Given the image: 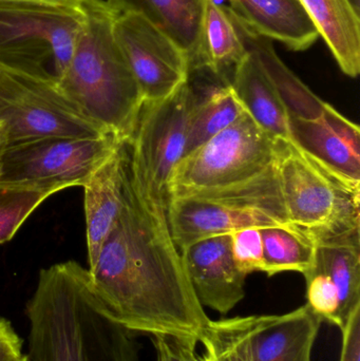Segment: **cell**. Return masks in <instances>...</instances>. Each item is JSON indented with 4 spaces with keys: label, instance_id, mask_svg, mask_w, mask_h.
<instances>
[{
    "label": "cell",
    "instance_id": "cell-1",
    "mask_svg": "<svg viewBox=\"0 0 360 361\" xmlns=\"http://www.w3.org/2000/svg\"><path fill=\"white\" fill-rule=\"evenodd\" d=\"M106 311L131 333L203 341L209 319L158 202L128 179L124 208L88 269Z\"/></svg>",
    "mask_w": 360,
    "mask_h": 361
},
{
    "label": "cell",
    "instance_id": "cell-2",
    "mask_svg": "<svg viewBox=\"0 0 360 361\" xmlns=\"http://www.w3.org/2000/svg\"><path fill=\"white\" fill-rule=\"evenodd\" d=\"M25 315L31 361H139L132 333L106 311L75 261L40 271Z\"/></svg>",
    "mask_w": 360,
    "mask_h": 361
},
{
    "label": "cell",
    "instance_id": "cell-3",
    "mask_svg": "<svg viewBox=\"0 0 360 361\" xmlns=\"http://www.w3.org/2000/svg\"><path fill=\"white\" fill-rule=\"evenodd\" d=\"M80 8L84 27L57 85L89 120L129 143L144 99L114 36L118 13L106 0H82Z\"/></svg>",
    "mask_w": 360,
    "mask_h": 361
},
{
    "label": "cell",
    "instance_id": "cell-4",
    "mask_svg": "<svg viewBox=\"0 0 360 361\" xmlns=\"http://www.w3.org/2000/svg\"><path fill=\"white\" fill-rule=\"evenodd\" d=\"M166 216L180 250L194 242L232 235L249 227L290 225L276 165L261 175L230 186L169 197Z\"/></svg>",
    "mask_w": 360,
    "mask_h": 361
},
{
    "label": "cell",
    "instance_id": "cell-5",
    "mask_svg": "<svg viewBox=\"0 0 360 361\" xmlns=\"http://www.w3.org/2000/svg\"><path fill=\"white\" fill-rule=\"evenodd\" d=\"M84 23L82 8L0 0V68L58 82Z\"/></svg>",
    "mask_w": 360,
    "mask_h": 361
},
{
    "label": "cell",
    "instance_id": "cell-6",
    "mask_svg": "<svg viewBox=\"0 0 360 361\" xmlns=\"http://www.w3.org/2000/svg\"><path fill=\"white\" fill-rule=\"evenodd\" d=\"M275 165L290 223L308 231L360 228V186L336 177L287 140H277Z\"/></svg>",
    "mask_w": 360,
    "mask_h": 361
},
{
    "label": "cell",
    "instance_id": "cell-7",
    "mask_svg": "<svg viewBox=\"0 0 360 361\" xmlns=\"http://www.w3.org/2000/svg\"><path fill=\"white\" fill-rule=\"evenodd\" d=\"M277 140L245 112L180 160L169 179L167 199L253 179L274 164Z\"/></svg>",
    "mask_w": 360,
    "mask_h": 361
},
{
    "label": "cell",
    "instance_id": "cell-8",
    "mask_svg": "<svg viewBox=\"0 0 360 361\" xmlns=\"http://www.w3.org/2000/svg\"><path fill=\"white\" fill-rule=\"evenodd\" d=\"M123 142L99 137H44L10 144L2 157L0 184L30 187L54 195L84 186Z\"/></svg>",
    "mask_w": 360,
    "mask_h": 361
},
{
    "label": "cell",
    "instance_id": "cell-9",
    "mask_svg": "<svg viewBox=\"0 0 360 361\" xmlns=\"http://www.w3.org/2000/svg\"><path fill=\"white\" fill-rule=\"evenodd\" d=\"M0 123L8 145L44 137L110 135L66 97L57 82L0 68Z\"/></svg>",
    "mask_w": 360,
    "mask_h": 361
},
{
    "label": "cell",
    "instance_id": "cell-10",
    "mask_svg": "<svg viewBox=\"0 0 360 361\" xmlns=\"http://www.w3.org/2000/svg\"><path fill=\"white\" fill-rule=\"evenodd\" d=\"M194 89L186 82L166 99L145 102L128 143L131 182L158 202L167 203V187L184 156Z\"/></svg>",
    "mask_w": 360,
    "mask_h": 361
},
{
    "label": "cell",
    "instance_id": "cell-11",
    "mask_svg": "<svg viewBox=\"0 0 360 361\" xmlns=\"http://www.w3.org/2000/svg\"><path fill=\"white\" fill-rule=\"evenodd\" d=\"M113 32L144 103L166 99L190 82L187 53L147 19L129 13L118 14Z\"/></svg>",
    "mask_w": 360,
    "mask_h": 361
},
{
    "label": "cell",
    "instance_id": "cell-12",
    "mask_svg": "<svg viewBox=\"0 0 360 361\" xmlns=\"http://www.w3.org/2000/svg\"><path fill=\"white\" fill-rule=\"evenodd\" d=\"M290 141L323 169L360 186V128L327 103L317 118L289 114Z\"/></svg>",
    "mask_w": 360,
    "mask_h": 361
},
{
    "label": "cell",
    "instance_id": "cell-13",
    "mask_svg": "<svg viewBox=\"0 0 360 361\" xmlns=\"http://www.w3.org/2000/svg\"><path fill=\"white\" fill-rule=\"evenodd\" d=\"M180 252L203 307L226 315L243 300L247 276L235 262L230 235L207 238Z\"/></svg>",
    "mask_w": 360,
    "mask_h": 361
},
{
    "label": "cell",
    "instance_id": "cell-14",
    "mask_svg": "<svg viewBox=\"0 0 360 361\" xmlns=\"http://www.w3.org/2000/svg\"><path fill=\"white\" fill-rule=\"evenodd\" d=\"M128 179V143H123L82 186L89 267L97 260L101 245L124 208Z\"/></svg>",
    "mask_w": 360,
    "mask_h": 361
},
{
    "label": "cell",
    "instance_id": "cell-15",
    "mask_svg": "<svg viewBox=\"0 0 360 361\" xmlns=\"http://www.w3.org/2000/svg\"><path fill=\"white\" fill-rule=\"evenodd\" d=\"M321 324L306 305L283 315L253 316L252 361H311Z\"/></svg>",
    "mask_w": 360,
    "mask_h": 361
},
{
    "label": "cell",
    "instance_id": "cell-16",
    "mask_svg": "<svg viewBox=\"0 0 360 361\" xmlns=\"http://www.w3.org/2000/svg\"><path fill=\"white\" fill-rule=\"evenodd\" d=\"M221 4L222 0H213ZM228 8L258 35L296 52L308 50L321 36L299 0H226Z\"/></svg>",
    "mask_w": 360,
    "mask_h": 361
},
{
    "label": "cell",
    "instance_id": "cell-17",
    "mask_svg": "<svg viewBox=\"0 0 360 361\" xmlns=\"http://www.w3.org/2000/svg\"><path fill=\"white\" fill-rule=\"evenodd\" d=\"M306 231L315 242L314 262L308 271L323 274L333 282L347 324L360 307V228L340 233Z\"/></svg>",
    "mask_w": 360,
    "mask_h": 361
},
{
    "label": "cell",
    "instance_id": "cell-18",
    "mask_svg": "<svg viewBox=\"0 0 360 361\" xmlns=\"http://www.w3.org/2000/svg\"><path fill=\"white\" fill-rule=\"evenodd\" d=\"M118 14L139 15L170 36L198 67L205 0H106Z\"/></svg>",
    "mask_w": 360,
    "mask_h": 361
},
{
    "label": "cell",
    "instance_id": "cell-19",
    "mask_svg": "<svg viewBox=\"0 0 360 361\" xmlns=\"http://www.w3.org/2000/svg\"><path fill=\"white\" fill-rule=\"evenodd\" d=\"M230 85L244 111L260 128L274 139L290 141L289 112L253 52L249 51L235 69Z\"/></svg>",
    "mask_w": 360,
    "mask_h": 361
},
{
    "label": "cell",
    "instance_id": "cell-20",
    "mask_svg": "<svg viewBox=\"0 0 360 361\" xmlns=\"http://www.w3.org/2000/svg\"><path fill=\"white\" fill-rule=\"evenodd\" d=\"M331 51L338 67L349 78L360 73V15L348 0H299Z\"/></svg>",
    "mask_w": 360,
    "mask_h": 361
},
{
    "label": "cell",
    "instance_id": "cell-21",
    "mask_svg": "<svg viewBox=\"0 0 360 361\" xmlns=\"http://www.w3.org/2000/svg\"><path fill=\"white\" fill-rule=\"evenodd\" d=\"M228 10L234 19L243 44H245L247 50L253 52L259 59L266 74L278 91L289 114L304 118H319L323 114L327 103L317 97L281 61L275 51L273 40L258 35L255 32L252 31L243 23L242 19L239 18L230 8Z\"/></svg>",
    "mask_w": 360,
    "mask_h": 361
},
{
    "label": "cell",
    "instance_id": "cell-22",
    "mask_svg": "<svg viewBox=\"0 0 360 361\" xmlns=\"http://www.w3.org/2000/svg\"><path fill=\"white\" fill-rule=\"evenodd\" d=\"M247 53L228 6L205 0L200 59L194 72L206 71L222 82H230Z\"/></svg>",
    "mask_w": 360,
    "mask_h": 361
},
{
    "label": "cell",
    "instance_id": "cell-23",
    "mask_svg": "<svg viewBox=\"0 0 360 361\" xmlns=\"http://www.w3.org/2000/svg\"><path fill=\"white\" fill-rule=\"evenodd\" d=\"M192 107L188 116L184 157L228 128L245 114L230 82L218 80L199 94L194 87Z\"/></svg>",
    "mask_w": 360,
    "mask_h": 361
},
{
    "label": "cell",
    "instance_id": "cell-24",
    "mask_svg": "<svg viewBox=\"0 0 360 361\" xmlns=\"http://www.w3.org/2000/svg\"><path fill=\"white\" fill-rule=\"evenodd\" d=\"M263 271L268 277L297 271L304 274L312 267L315 242L312 235L294 224L261 228Z\"/></svg>",
    "mask_w": 360,
    "mask_h": 361
},
{
    "label": "cell",
    "instance_id": "cell-25",
    "mask_svg": "<svg viewBox=\"0 0 360 361\" xmlns=\"http://www.w3.org/2000/svg\"><path fill=\"white\" fill-rule=\"evenodd\" d=\"M253 316L211 320L201 341L215 361H252L249 352Z\"/></svg>",
    "mask_w": 360,
    "mask_h": 361
},
{
    "label": "cell",
    "instance_id": "cell-26",
    "mask_svg": "<svg viewBox=\"0 0 360 361\" xmlns=\"http://www.w3.org/2000/svg\"><path fill=\"white\" fill-rule=\"evenodd\" d=\"M51 195L30 187L0 184V244L10 241L32 212Z\"/></svg>",
    "mask_w": 360,
    "mask_h": 361
},
{
    "label": "cell",
    "instance_id": "cell-27",
    "mask_svg": "<svg viewBox=\"0 0 360 361\" xmlns=\"http://www.w3.org/2000/svg\"><path fill=\"white\" fill-rule=\"evenodd\" d=\"M232 252L237 267L245 274L263 271L261 228L249 227L230 235Z\"/></svg>",
    "mask_w": 360,
    "mask_h": 361
},
{
    "label": "cell",
    "instance_id": "cell-28",
    "mask_svg": "<svg viewBox=\"0 0 360 361\" xmlns=\"http://www.w3.org/2000/svg\"><path fill=\"white\" fill-rule=\"evenodd\" d=\"M156 361H200L196 348L199 341L190 337L173 335H154Z\"/></svg>",
    "mask_w": 360,
    "mask_h": 361
},
{
    "label": "cell",
    "instance_id": "cell-29",
    "mask_svg": "<svg viewBox=\"0 0 360 361\" xmlns=\"http://www.w3.org/2000/svg\"><path fill=\"white\" fill-rule=\"evenodd\" d=\"M342 333L340 361H360V307L351 314Z\"/></svg>",
    "mask_w": 360,
    "mask_h": 361
},
{
    "label": "cell",
    "instance_id": "cell-30",
    "mask_svg": "<svg viewBox=\"0 0 360 361\" xmlns=\"http://www.w3.org/2000/svg\"><path fill=\"white\" fill-rule=\"evenodd\" d=\"M23 356V341L11 322L0 318V361H19Z\"/></svg>",
    "mask_w": 360,
    "mask_h": 361
},
{
    "label": "cell",
    "instance_id": "cell-31",
    "mask_svg": "<svg viewBox=\"0 0 360 361\" xmlns=\"http://www.w3.org/2000/svg\"><path fill=\"white\" fill-rule=\"evenodd\" d=\"M23 1L44 2V4H56V6L80 8L82 0H23Z\"/></svg>",
    "mask_w": 360,
    "mask_h": 361
},
{
    "label": "cell",
    "instance_id": "cell-32",
    "mask_svg": "<svg viewBox=\"0 0 360 361\" xmlns=\"http://www.w3.org/2000/svg\"><path fill=\"white\" fill-rule=\"evenodd\" d=\"M8 145V133L6 126L0 123V167H1L2 157Z\"/></svg>",
    "mask_w": 360,
    "mask_h": 361
},
{
    "label": "cell",
    "instance_id": "cell-33",
    "mask_svg": "<svg viewBox=\"0 0 360 361\" xmlns=\"http://www.w3.org/2000/svg\"><path fill=\"white\" fill-rule=\"evenodd\" d=\"M355 12L360 15V0H348Z\"/></svg>",
    "mask_w": 360,
    "mask_h": 361
},
{
    "label": "cell",
    "instance_id": "cell-34",
    "mask_svg": "<svg viewBox=\"0 0 360 361\" xmlns=\"http://www.w3.org/2000/svg\"><path fill=\"white\" fill-rule=\"evenodd\" d=\"M19 361H31V360H30L29 356L23 355V358H21V360Z\"/></svg>",
    "mask_w": 360,
    "mask_h": 361
}]
</instances>
